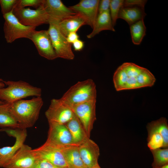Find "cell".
Masks as SVG:
<instances>
[{
	"label": "cell",
	"instance_id": "1",
	"mask_svg": "<svg viewBox=\"0 0 168 168\" xmlns=\"http://www.w3.org/2000/svg\"><path fill=\"white\" fill-rule=\"evenodd\" d=\"M113 81L116 90L118 91L152 86L156 78L147 69L133 63L126 62L115 71Z\"/></svg>",
	"mask_w": 168,
	"mask_h": 168
},
{
	"label": "cell",
	"instance_id": "2",
	"mask_svg": "<svg viewBox=\"0 0 168 168\" xmlns=\"http://www.w3.org/2000/svg\"><path fill=\"white\" fill-rule=\"evenodd\" d=\"M43 104L41 96L29 100L21 99L12 103H5L6 107L22 129L34 126L39 118Z\"/></svg>",
	"mask_w": 168,
	"mask_h": 168
},
{
	"label": "cell",
	"instance_id": "3",
	"mask_svg": "<svg viewBox=\"0 0 168 168\" xmlns=\"http://www.w3.org/2000/svg\"><path fill=\"white\" fill-rule=\"evenodd\" d=\"M96 99V85L92 79H88L78 82L72 86L60 99L72 110L78 105Z\"/></svg>",
	"mask_w": 168,
	"mask_h": 168
},
{
	"label": "cell",
	"instance_id": "4",
	"mask_svg": "<svg viewBox=\"0 0 168 168\" xmlns=\"http://www.w3.org/2000/svg\"><path fill=\"white\" fill-rule=\"evenodd\" d=\"M7 87L0 88V100L12 103L30 96H41L42 90L22 81H4Z\"/></svg>",
	"mask_w": 168,
	"mask_h": 168
},
{
	"label": "cell",
	"instance_id": "5",
	"mask_svg": "<svg viewBox=\"0 0 168 168\" xmlns=\"http://www.w3.org/2000/svg\"><path fill=\"white\" fill-rule=\"evenodd\" d=\"M5 20L3 25L4 37L7 43H11L21 38L29 39L36 27L25 26L22 24L13 11L3 15Z\"/></svg>",
	"mask_w": 168,
	"mask_h": 168
},
{
	"label": "cell",
	"instance_id": "6",
	"mask_svg": "<svg viewBox=\"0 0 168 168\" xmlns=\"http://www.w3.org/2000/svg\"><path fill=\"white\" fill-rule=\"evenodd\" d=\"M59 23L50 22L48 30L53 47L58 58L72 60L74 55L72 49V44L68 43L61 31L58 25Z\"/></svg>",
	"mask_w": 168,
	"mask_h": 168
},
{
	"label": "cell",
	"instance_id": "7",
	"mask_svg": "<svg viewBox=\"0 0 168 168\" xmlns=\"http://www.w3.org/2000/svg\"><path fill=\"white\" fill-rule=\"evenodd\" d=\"M13 13L19 21L25 26L36 27L49 23V16L43 4L35 10L30 8H14Z\"/></svg>",
	"mask_w": 168,
	"mask_h": 168
},
{
	"label": "cell",
	"instance_id": "8",
	"mask_svg": "<svg viewBox=\"0 0 168 168\" xmlns=\"http://www.w3.org/2000/svg\"><path fill=\"white\" fill-rule=\"evenodd\" d=\"M0 132H5L15 138L14 144L11 146L0 148V167H3L14 154L24 144L27 136L26 129L3 128Z\"/></svg>",
	"mask_w": 168,
	"mask_h": 168
},
{
	"label": "cell",
	"instance_id": "9",
	"mask_svg": "<svg viewBox=\"0 0 168 168\" xmlns=\"http://www.w3.org/2000/svg\"><path fill=\"white\" fill-rule=\"evenodd\" d=\"M49 129L45 142L61 148L78 145L73 142L65 124L49 122Z\"/></svg>",
	"mask_w": 168,
	"mask_h": 168
},
{
	"label": "cell",
	"instance_id": "10",
	"mask_svg": "<svg viewBox=\"0 0 168 168\" xmlns=\"http://www.w3.org/2000/svg\"><path fill=\"white\" fill-rule=\"evenodd\" d=\"M96 100L86 102L74 107L72 110L82 124L90 138L94 123L96 120Z\"/></svg>",
	"mask_w": 168,
	"mask_h": 168
},
{
	"label": "cell",
	"instance_id": "11",
	"mask_svg": "<svg viewBox=\"0 0 168 168\" xmlns=\"http://www.w3.org/2000/svg\"><path fill=\"white\" fill-rule=\"evenodd\" d=\"M72 110L66 106L59 99H53L45 112V115L48 122H55L66 124L73 116Z\"/></svg>",
	"mask_w": 168,
	"mask_h": 168
},
{
	"label": "cell",
	"instance_id": "12",
	"mask_svg": "<svg viewBox=\"0 0 168 168\" xmlns=\"http://www.w3.org/2000/svg\"><path fill=\"white\" fill-rule=\"evenodd\" d=\"M61 148L45 142L32 151L36 158L46 159L58 168L68 167Z\"/></svg>",
	"mask_w": 168,
	"mask_h": 168
},
{
	"label": "cell",
	"instance_id": "13",
	"mask_svg": "<svg viewBox=\"0 0 168 168\" xmlns=\"http://www.w3.org/2000/svg\"><path fill=\"white\" fill-rule=\"evenodd\" d=\"M29 39L34 43L41 56L49 60L58 58L48 30H35L31 35Z\"/></svg>",
	"mask_w": 168,
	"mask_h": 168
},
{
	"label": "cell",
	"instance_id": "14",
	"mask_svg": "<svg viewBox=\"0 0 168 168\" xmlns=\"http://www.w3.org/2000/svg\"><path fill=\"white\" fill-rule=\"evenodd\" d=\"M43 6L49 16V22L58 23L77 13L60 0H43Z\"/></svg>",
	"mask_w": 168,
	"mask_h": 168
},
{
	"label": "cell",
	"instance_id": "15",
	"mask_svg": "<svg viewBox=\"0 0 168 168\" xmlns=\"http://www.w3.org/2000/svg\"><path fill=\"white\" fill-rule=\"evenodd\" d=\"M31 148L23 144L4 166V168H32L36 159Z\"/></svg>",
	"mask_w": 168,
	"mask_h": 168
},
{
	"label": "cell",
	"instance_id": "16",
	"mask_svg": "<svg viewBox=\"0 0 168 168\" xmlns=\"http://www.w3.org/2000/svg\"><path fill=\"white\" fill-rule=\"evenodd\" d=\"M79 149L82 161L86 168H95L99 165L100 156L99 146L90 138L79 146Z\"/></svg>",
	"mask_w": 168,
	"mask_h": 168
},
{
	"label": "cell",
	"instance_id": "17",
	"mask_svg": "<svg viewBox=\"0 0 168 168\" xmlns=\"http://www.w3.org/2000/svg\"><path fill=\"white\" fill-rule=\"evenodd\" d=\"M100 0H81L79 3L69 7L77 14L83 16L87 21V25L92 28L98 15Z\"/></svg>",
	"mask_w": 168,
	"mask_h": 168
},
{
	"label": "cell",
	"instance_id": "18",
	"mask_svg": "<svg viewBox=\"0 0 168 168\" xmlns=\"http://www.w3.org/2000/svg\"><path fill=\"white\" fill-rule=\"evenodd\" d=\"M85 25H87L86 20L79 14L67 17L58 23L61 31L66 37L71 32H77L81 27Z\"/></svg>",
	"mask_w": 168,
	"mask_h": 168
},
{
	"label": "cell",
	"instance_id": "19",
	"mask_svg": "<svg viewBox=\"0 0 168 168\" xmlns=\"http://www.w3.org/2000/svg\"><path fill=\"white\" fill-rule=\"evenodd\" d=\"M65 124L75 144L79 145L90 138L81 122L75 114L72 119Z\"/></svg>",
	"mask_w": 168,
	"mask_h": 168
},
{
	"label": "cell",
	"instance_id": "20",
	"mask_svg": "<svg viewBox=\"0 0 168 168\" xmlns=\"http://www.w3.org/2000/svg\"><path fill=\"white\" fill-rule=\"evenodd\" d=\"M91 33L87 35L90 39L104 30H110L115 31L113 25L110 11L98 14L95 21Z\"/></svg>",
	"mask_w": 168,
	"mask_h": 168
},
{
	"label": "cell",
	"instance_id": "21",
	"mask_svg": "<svg viewBox=\"0 0 168 168\" xmlns=\"http://www.w3.org/2000/svg\"><path fill=\"white\" fill-rule=\"evenodd\" d=\"M79 146L73 145L61 148L69 168H86L80 156Z\"/></svg>",
	"mask_w": 168,
	"mask_h": 168
},
{
	"label": "cell",
	"instance_id": "22",
	"mask_svg": "<svg viewBox=\"0 0 168 168\" xmlns=\"http://www.w3.org/2000/svg\"><path fill=\"white\" fill-rule=\"evenodd\" d=\"M146 15L144 9L137 7H123L119 11L118 18L126 21L129 26L144 19Z\"/></svg>",
	"mask_w": 168,
	"mask_h": 168
},
{
	"label": "cell",
	"instance_id": "23",
	"mask_svg": "<svg viewBox=\"0 0 168 168\" xmlns=\"http://www.w3.org/2000/svg\"><path fill=\"white\" fill-rule=\"evenodd\" d=\"M148 134L158 133L162 137L164 140V148L168 147V126L167 119L161 117L156 120L149 123L147 127Z\"/></svg>",
	"mask_w": 168,
	"mask_h": 168
},
{
	"label": "cell",
	"instance_id": "24",
	"mask_svg": "<svg viewBox=\"0 0 168 168\" xmlns=\"http://www.w3.org/2000/svg\"><path fill=\"white\" fill-rule=\"evenodd\" d=\"M5 103L0 104V127L22 129L14 116L6 107Z\"/></svg>",
	"mask_w": 168,
	"mask_h": 168
},
{
	"label": "cell",
	"instance_id": "25",
	"mask_svg": "<svg viewBox=\"0 0 168 168\" xmlns=\"http://www.w3.org/2000/svg\"><path fill=\"white\" fill-rule=\"evenodd\" d=\"M130 29L133 43L140 44L146 35V27L143 19L130 25Z\"/></svg>",
	"mask_w": 168,
	"mask_h": 168
},
{
	"label": "cell",
	"instance_id": "26",
	"mask_svg": "<svg viewBox=\"0 0 168 168\" xmlns=\"http://www.w3.org/2000/svg\"><path fill=\"white\" fill-rule=\"evenodd\" d=\"M153 155L152 168H157L168 164V149L160 148L151 150Z\"/></svg>",
	"mask_w": 168,
	"mask_h": 168
},
{
	"label": "cell",
	"instance_id": "27",
	"mask_svg": "<svg viewBox=\"0 0 168 168\" xmlns=\"http://www.w3.org/2000/svg\"><path fill=\"white\" fill-rule=\"evenodd\" d=\"M147 146L151 150L163 147L164 140L162 136L158 133L148 134Z\"/></svg>",
	"mask_w": 168,
	"mask_h": 168
},
{
	"label": "cell",
	"instance_id": "28",
	"mask_svg": "<svg viewBox=\"0 0 168 168\" xmlns=\"http://www.w3.org/2000/svg\"><path fill=\"white\" fill-rule=\"evenodd\" d=\"M123 0H110V12L113 25L114 27L120 9L123 6Z\"/></svg>",
	"mask_w": 168,
	"mask_h": 168
},
{
	"label": "cell",
	"instance_id": "29",
	"mask_svg": "<svg viewBox=\"0 0 168 168\" xmlns=\"http://www.w3.org/2000/svg\"><path fill=\"white\" fill-rule=\"evenodd\" d=\"M18 0H0L1 12L3 15L12 12Z\"/></svg>",
	"mask_w": 168,
	"mask_h": 168
},
{
	"label": "cell",
	"instance_id": "30",
	"mask_svg": "<svg viewBox=\"0 0 168 168\" xmlns=\"http://www.w3.org/2000/svg\"><path fill=\"white\" fill-rule=\"evenodd\" d=\"M43 2V0H18L15 8H23L31 6L37 9L42 5Z\"/></svg>",
	"mask_w": 168,
	"mask_h": 168
},
{
	"label": "cell",
	"instance_id": "31",
	"mask_svg": "<svg viewBox=\"0 0 168 168\" xmlns=\"http://www.w3.org/2000/svg\"><path fill=\"white\" fill-rule=\"evenodd\" d=\"M32 168H58L48 161L43 158H36Z\"/></svg>",
	"mask_w": 168,
	"mask_h": 168
},
{
	"label": "cell",
	"instance_id": "32",
	"mask_svg": "<svg viewBox=\"0 0 168 168\" xmlns=\"http://www.w3.org/2000/svg\"><path fill=\"white\" fill-rule=\"evenodd\" d=\"M147 2L145 0H124L123 7H137L144 8Z\"/></svg>",
	"mask_w": 168,
	"mask_h": 168
},
{
	"label": "cell",
	"instance_id": "33",
	"mask_svg": "<svg viewBox=\"0 0 168 168\" xmlns=\"http://www.w3.org/2000/svg\"><path fill=\"white\" fill-rule=\"evenodd\" d=\"M110 0H100L98 8V14L110 11Z\"/></svg>",
	"mask_w": 168,
	"mask_h": 168
},
{
	"label": "cell",
	"instance_id": "34",
	"mask_svg": "<svg viewBox=\"0 0 168 168\" xmlns=\"http://www.w3.org/2000/svg\"><path fill=\"white\" fill-rule=\"evenodd\" d=\"M72 44L75 51H79L83 49L84 46V42L83 41L78 39Z\"/></svg>",
	"mask_w": 168,
	"mask_h": 168
},
{
	"label": "cell",
	"instance_id": "35",
	"mask_svg": "<svg viewBox=\"0 0 168 168\" xmlns=\"http://www.w3.org/2000/svg\"><path fill=\"white\" fill-rule=\"evenodd\" d=\"M79 36L77 32H72L69 33L66 36L68 42L72 44L77 40L79 39Z\"/></svg>",
	"mask_w": 168,
	"mask_h": 168
},
{
	"label": "cell",
	"instance_id": "36",
	"mask_svg": "<svg viewBox=\"0 0 168 168\" xmlns=\"http://www.w3.org/2000/svg\"><path fill=\"white\" fill-rule=\"evenodd\" d=\"M3 81V80L2 79L0 78V88H3L5 86V84L2 82ZM5 102L0 100V104H3Z\"/></svg>",
	"mask_w": 168,
	"mask_h": 168
},
{
	"label": "cell",
	"instance_id": "37",
	"mask_svg": "<svg viewBox=\"0 0 168 168\" xmlns=\"http://www.w3.org/2000/svg\"><path fill=\"white\" fill-rule=\"evenodd\" d=\"M157 168H168V164H166Z\"/></svg>",
	"mask_w": 168,
	"mask_h": 168
},
{
	"label": "cell",
	"instance_id": "38",
	"mask_svg": "<svg viewBox=\"0 0 168 168\" xmlns=\"http://www.w3.org/2000/svg\"><path fill=\"white\" fill-rule=\"evenodd\" d=\"M95 168H101L100 167V166L98 165Z\"/></svg>",
	"mask_w": 168,
	"mask_h": 168
},
{
	"label": "cell",
	"instance_id": "39",
	"mask_svg": "<svg viewBox=\"0 0 168 168\" xmlns=\"http://www.w3.org/2000/svg\"><path fill=\"white\" fill-rule=\"evenodd\" d=\"M69 168L68 167H63V168Z\"/></svg>",
	"mask_w": 168,
	"mask_h": 168
}]
</instances>
